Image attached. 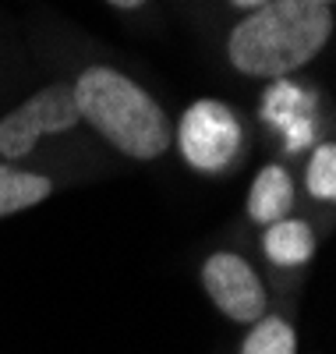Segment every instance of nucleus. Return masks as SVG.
Returning a JSON list of instances; mask_svg holds the SVG:
<instances>
[{"label":"nucleus","instance_id":"6e6552de","mask_svg":"<svg viewBox=\"0 0 336 354\" xmlns=\"http://www.w3.org/2000/svg\"><path fill=\"white\" fill-rule=\"evenodd\" d=\"M50 195H53V181H50V177L0 163V220L32 209V205L46 202Z\"/></svg>","mask_w":336,"mask_h":354},{"label":"nucleus","instance_id":"9d476101","mask_svg":"<svg viewBox=\"0 0 336 354\" xmlns=\"http://www.w3.org/2000/svg\"><path fill=\"white\" fill-rule=\"evenodd\" d=\"M304 185H308V195L319 202L336 198V145L333 142H322L312 153L308 167H304Z\"/></svg>","mask_w":336,"mask_h":354},{"label":"nucleus","instance_id":"f03ea898","mask_svg":"<svg viewBox=\"0 0 336 354\" xmlns=\"http://www.w3.org/2000/svg\"><path fill=\"white\" fill-rule=\"evenodd\" d=\"M71 88L82 121L93 124L117 153L131 160H156L170 149L174 128L167 110L128 75L113 68H85Z\"/></svg>","mask_w":336,"mask_h":354},{"label":"nucleus","instance_id":"0eeeda50","mask_svg":"<svg viewBox=\"0 0 336 354\" xmlns=\"http://www.w3.org/2000/svg\"><path fill=\"white\" fill-rule=\"evenodd\" d=\"M262 248H265V259L280 270H294V266H304L312 262L315 255V230L308 220H277L265 227V238H262Z\"/></svg>","mask_w":336,"mask_h":354},{"label":"nucleus","instance_id":"39448f33","mask_svg":"<svg viewBox=\"0 0 336 354\" xmlns=\"http://www.w3.org/2000/svg\"><path fill=\"white\" fill-rule=\"evenodd\" d=\"M202 287L209 301L216 305L230 322L252 326L262 315H269V294L259 280L255 266L237 252H212L202 266Z\"/></svg>","mask_w":336,"mask_h":354},{"label":"nucleus","instance_id":"1a4fd4ad","mask_svg":"<svg viewBox=\"0 0 336 354\" xmlns=\"http://www.w3.org/2000/svg\"><path fill=\"white\" fill-rule=\"evenodd\" d=\"M241 354H297V333L287 319L262 315L252 322L248 337L241 344Z\"/></svg>","mask_w":336,"mask_h":354},{"label":"nucleus","instance_id":"9b49d317","mask_svg":"<svg viewBox=\"0 0 336 354\" xmlns=\"http://www.w3.org/2000/svg\"><path fill=\"white\" fill-rule=\"evenodd\" d=\"M106 4H113V8H120V11H131V8H142L145 0H106Z\"/></svg>","mask_w":336,"mask_h":354},{"label":"nucleus","instance_id":"20e7f679","mask_svg":"<svg viewBox=\"0 0 336 354\" xmlns=\"http://www.w3.org/2000/svg\"><path fill=\"white\" fill-rule=\"evenodd\" d=\"M241 121L220 100H195L177 128V149L198 174H220L241 153Z\"/></svg>","mask_w":336,"mask_h":354},{"label":"nucleus","instance_id":"f8f14e48","mask_svg":"<svg viewBox=\"0 0 336 354\" xmlns=\"http://www.w3.org/2000/svg\"><path fill=\"white\" fill-rule=\"evenodd\" d=\"M237 8H248V11H255V8H262V4H269V0H234Z\"/></svg>","mask_w":336,"mask_h":354},{"label":"nucleus","instance_id":"ddd939ff","mask_svg":"<svg viewBox=\"0 0 336 354\" xmlns=\"http://www.w3.org/2000/svg\"><path fill=\"white\" fill-rule=\"evenodd\" d=\"M312 4H326V8H329V4H333V0H312Z\"/></svg>","mask_w":336,"mask_h":354},{"label":"nucleus","instance_id":"f257e3e1","mask_svg":"<svg viewBox=\"0 0 336 354\" xmlns=\"http://www.w3.org/2000/svg\"><path fill=\"white\" fill-rule=\"evenodd\" d=\"M333 36V8L312 0H269L234 25L230 64L241 75L283 78L304 68Z\"/></svg>","mask_w":336,"mask_h":354},{"label":"nucleus","instance_id":"7ed1b4c3","mask_svg":"<svg viewBox=\"0 0 336 354\" xmlns=\"http://www.w3.org/2000/svg\"><path fill=\"white\" fill-rule=\"evenodd\" d=\"M78 121H82V113L75 103L71 82H50L0 121V156L21 160L36 149V142L43 135L71 131Z\"/></svg>","mask_w":336,"mask_h":354},{"label":"nucleus","instance_id":"423d86ee","mask_svg":"<svg viewBox=\"0 0 336 354\" xmlns=\"http://www.w3.org/2000/svg\"><path fill=\"white\" fill-rule=\"evenodd\" d=\"M294 209V181H290V170L280 163H269L255 174V181L248 188V216L252 223H277L287 220Z\"/></svg>","mask_w":336,"mask_h":354}]
</instances>
